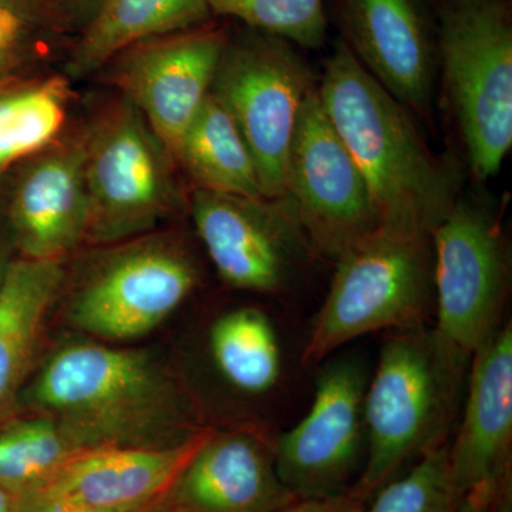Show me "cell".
Masks as SVG:
<instances>
[{"mask_svg":"<svg viewBox=\"0 0 512 512\" xmlns=\"http://www.w3.org/2000/svg\"><path fill=\"white\" fill-rule=\"evenodd\" d=\"M74 282L66 306L70 323L103 340L141 338L160 326L197 288L200 269L171 235L106 245Z\"/></svg>","mask_w":512,"mask_h":512,"instance_id":"cell-6","label":"cell"},{"mask_svg":"<svg viewBox=\"0 0 512 512\" xmlns=\"http://www.w3.org/2000/svg\"><path fill=\"white\" fill-rule=\"evenodd\" d=\"M26 57L28 46H0V84L12 79Z\"/></svg>","mask_w":512,"mask_h":512,"instance_id":"cell-31","label":"cell"},{"mask_svg":"<svg viewBox=\"0 0 512 512\" xmlns=\"http://www.w3.org/2000/svg\"><path fill=\"white\" fill-rule=\"evenodd\" d=\"M208 430L190 443L173 448L80 451L45 483L16 498V512L133 508L156 503L167 493Z\"/></svg>","mask_w":512,"mask_h":512,"instance_id":"cell-17","label":"cell"},{"mask_svg":"<svg viewBox=\"0 0 512 512\" xmlns=\"http://www.w3.org/2000/svg\"><path fill=\"white\" fill-rule=\"evenodd\" d=\"M302 360L311 366L369 333L429 326L434 315L430 235L377 228L336 258Z\"/></svg>","mask_w":512,"mask_h":512,"instance_id":"cell-4","label":"cell"},{"mask_svg":"<svg viewBox=\"0 0 512 512\" xmlns=\"http://www.w3.org/2000/svg\"><path fill=\"white\" fill-rule=\"evenodd\" d=\"M163 500L156 501L141 507L133 508H55V510H40L32 512H163Z\"/></svg>","mask_w":512,"mask_h":512,"instance_id":"cell-33","label":"cell"},{"mask_svg":"<svg viewBox=\"0 0 512 512\" xmlns=\"http://www.w3.org/2000/svg\"><path fill=\"white\" fill-rule=\"evenodd\" d=\"M440 49L451 106L480 181L500 171L512 146V23L504 0H451Z\"/></svg>","mask_w":512,"mask_h":512,"instance_id":"cell-5","label":"cell"},{"mask_svg":"<svg viewBox=\"0 0 512 512\" xmlns=\"http://www.w3.org/2000/svg\"><path fill=\"white\" fill-rule=\"evenodd\" d=\"M191 214L221 281L239 291H282L309 242L284 198H245L197 188Z\"/></svg>","mask_w":512,"mask_h":512,"instance_id":"cell-12","label":"cell"},{"mask_svg":"<svg viewBox=\"0 0 512 512\" xmlns=\"http://www.w3.org/2000/svg\"><path fill=\"white\" fill-rule=\"evenodd\" d=\"M15 247L10 238L8 225H6L5 218H0V289H2L3 282H5L6 274L13 259L16 258Z\"/></svg>","mask_w":512,"mask_h":512,"instance_id":"cell-32","label":"cell"},{"mask_svg":"<svg viewBox=\"0 0 512 512\" xmlns=\"http://www.w3.org/2000/svg\"><path fill=\"white\" fill-rule=\"evenodd\" d=\"M211 15L207 0H107L77 35L67 76L86 79L131 46L201 28Z\"/></svg>","mask_w":512,"mask_h":512,"instance_id":"cell-20","label":"cell"},{"mask_svg":"<svg viewBox=\"0 0 512 512\" xmlns=\"http://www.w3.org/2000/svg\"><path fill=\"white\" fill-rule=\"evenodd\" d=\"M42 32L59 33L47 0H0V46H29Z\"/></svg>","mask_w":512,"mask_h":512,"instance_id":"cell-27","label":"cell"},{"mask_svg":"<svg viewBox=\"0 0 512 512\" xmlns=\"http://www.w3.org/2000/svg\"><path fill=\"white\" fill-rule=\"evenodd\" d=\"M296 498L279 480L274 441L256 429L208 430L164 495L165 512H274Z\"/></svg>","mask_w":512,"mask_h":512,"instance_id":"cell-16","label":"cell"},{"mask_svg":"<svg viewBox=\"0 0 512 512\" xmlns=\"http://www.w3.org/2000/svg\"><path fill=\"white\" fill-rule=\"evenodd\" d=\"M0 512H16V497L0 487Z\"/></svg>","mask_w":512,"mask_h":512,"instance_id":"cell-34","label":"cell"},{"mask_svg":"<svg viewBox=\"0 0 512 512\" xmlns=\"http://www.w3.org/2000/svg\"><path fill=\"white\" fill-rule=\"evenodd\" d=\"M170 151L123 99L86 137L90 221L86 242L119 244L151 234L180 205Z\"/></svg>","mask_w":512,"mask_h":512,"instance_id":"cell-7","label":"cell"},{"mask_svg":"<svg viewBox=\"0 0 512 512\" xmlns=\"http://www.w3.org/2000/svg\"><path fill=\"white\" fill-rule=\"evenodd\" d=\"M467 372L430 326L390 333L367 382L366 454L355 497L375 494L406 464L450 441Z\"/></svg>","mask_w":512,"mask_h":512,"instance_id":"cell-3","label":"cell"},{"mask_svg":"<svg viewBox=\"0 0 512 512\" xmlns=\"http://www.w3.org/2000/svg\"><path fill=\"white\" fill-rule=\"evenodd\" d=\"M339 16L366 72L403 106L426 109L433 55L417 0H339Z\"/></svg>","mask_w":512,"mask_h":512,"instance_id":"cell-18","label":"cell"},{"mask_svg":"<svg viewBox=\"0 0 512 512\" xmlns=\"http://www.w3.org/2000/svg\"><path fill=\"white\" fill-rule=\"evenodd\" d=\"M208 353L218 376L247 397L274 392L284 376V352L274 322L261 309L225 312L208 332Z\"/></svg>","mask_w":512,"mask_h":512,"instance_id":"cell-22","label":"cell"},{"mask_svg":"<svg viewBox=\"0 0 512 512\" xmlns=\"http://www.w3.org/2000/svg\"><path fill=\"white\" fill-rule=\"evenodd\" d=\"M460 421L448 441L458 497L510 481L512 448V325L504 322L471 357Z\"/></svg>","mask_w":512,"mask_h":512,"instance_id":"cell-14","label":"cell"},{"mask_svg":"<svg viewBox=\"0 0 512 512\" xmlns=\"http://www.w3.org/2000/svg\"><path fill=\"white\" fill-rule=\"evenodd\" d=\"M70 101L62 76L0 84V175L57 143Z\"/></svg>","mask_w":512,"mask_h":512,"instance_id":"cell-23","label":"cell"},{"mask_svg":"<svg viewBox=\"0 0 512 512\" xmlns=\"http://www.w3.org/2000/svg\"><path fill=\"white\" fill-rule=\"evenodd\" d=\"M274 512H363L355 495L295 500Z\"/></svg>","mask_w":512,"mask_h":512,"instance_id":"cell-29","label":"cell"},{"mask_svg":"<svg viewBox=\"0 0 512 512\" xmlns=\"http://www.w3.org/2000/svg\"><path fill=\"white\" fill-rule=\"evenodd\" d=\"M64 281L60 261L16 256L9 266L0 289V423L15 416Z\"/></svg>","mask_w":512,"mask_h":512,"instance_id":"cell-19","label":"cell"},{"mask_svg":"<svg viewBox=\"0 0 512 512\" xmlns=\"http://www.w3.org/2000/svg\"><path fill=\"white\" fill-rule=\"evenodd\" d=\"M447 447L448 443L427 451L406 473L384 483L367 512H456L458 497Z\"/></svg>","mask_w":512,"mask_h":512,"instance_id":"cell-25","label":"cell"},{"mask_svg":"<svg viewBox=\"0 0 512 512\" xmlns=\"http://www.w3.org/2000/svg\"><path fill=\"white\" fill-rule=\"evenodd\" d=\"M311 89L308 69L285 40L254 29L228 37L211 94L244 137L266 200L285 198L286 161Z\"/></svg>","mask_w":512,"mask_h":512,"instance_id":"cell-9","label":"cell"},{"mask_svg":"<svg viewBox=\"0 0 512 512\" xmlns=\"http://www.w3.org/2000/svg\"><path fill=\"white\" fill-rule=\"evenodd\" d=\"M107 0H47L59 33L80 32L94 19Z\"/></svg>","mask_w":512,"mask_h":512,"instance_id":"cell-28","label":"cell"},{"mask_svg":"<svg viewBox=\"0 0 512 512\" xmlns=\"http://www.w3.org/2000/svg\"><path fill=\"white\" fill-rule=\"evenodd\" d=\"M80 453L55 421L42 414L0 423V487L16 498L30 493Z\"/></svg>","mask_w":512,"mask_h":512,"instance_id":"cell-24","label":"cell"},{"mask_svg":"<svg viewBox=\"0 0 512 512\" xmlns=\"http://www.w3.org/2000/svg\"><path fill=\"white\" fill-rule=\"evenodd\" d=\"M173 158L180 161L202 190L265 198L244 137L212 94L185 130Z\"/></svg>","mask_w":512,"mask_h":512,"instance_id":"cell-21","label":"cell"},{"mask_svg":"<svg viewBox=\"0 0 512 512\" xmlns=\"http://www.w3.org/2000/svg\"><path fill=\"white\" fill-rule=\"evenodd\" d=\"M456 512H511L510 483L461 498Z\"/></svg>","mask_w":512,"mask_h":512,"instance_id":"cell-30","label":"cell"},{"mask_svg":"<svg viewBox=\"0 0 512 512\" xmlns=\"http://www.w3.org/2000/svg\"><path fill=\"white\" fill-rule=\"evenodd\" d=\"M212 13L244 22L303 47H319L326 36L325 0H207Z\"/></svg>","mask_w":512,"mask_h":512,"instance_id":"cell-26","label":"cell"},{"mask_svg":"<svg viewBox=\"0 0 512 512\" xmlns=\"http://www.w3.org/2000/svg\"><path fill=\"white\" fill-rule=\"evenodd\" d=\"M3 218L20 258L62 261L86 242V138L53 144L30 158L13 185Z\"/></svg>","mask_w":512,"mask_h":512,"instance_id":"cell-15","label":"cell"},{"mask_svg":"<svg viewBox=\"0 0 512 512\" xmlns=\"http://www.w3.org/2000/svg\"><path fill=\"white\" fill-rule=\"evenodd\" d=\"M323 109L365 178L380 228L430 235L451 210L456 184L412 117L339 43L318 89Z\"/></svg>","mask_w":512,"mask_h":512,"instance_id":"cell-2","label":"cell"},{"mask_svg":"<svg viewBox=\"0 0 512 512\" xmlns=\"http://www.w3.org/2000/svg\"><path fill=\"white\" fill-rule=\"evenodd\" d=\"M284 200L312 247L330 258L380 228L365 178L330 123L315 87L306 94L296 121Z\"/></svg>","mask_w":512,"mask_h":512,"instance_id":"cell-10","label":"cell"},{"mask_svg":"<svg viewBox=\"0 0 512 512\" xmlns=\"http://www.w3.org/2000/svg\"><path fill=\"white\" fill-rule=\"evenodd\" d=\"M433 333L451 359L471 357L503 325L510 286L507 248L493 217L473 202H454L430 232Z\"/></svg>","mask_w":512,"mask_h":512,"instance_id":"cell-8","label":"cell"},{"mask_svg":"<svg viewBox=\"0 0 512 512\" xmlns=\"http://www.w3.org/2000/svg\"><path fill=\"white\" fill-rule=\"evenodd\" d=\"M18 407L55 421L79 451L173 448L208 430L187 389L151 357L97 343L57 350Z\"/></svg>","mask_w":512,"mask_h":512,"instance_id":"cell-1","label":"cell"},{"mask_svg":"<svg viewBox=\"0 0 512 512\" xmlns=\"http://www.w3.org/2000/svg\"><path fill=\"white\" fill-rule=\"evenodd\" d=\"M367 382L357 357L329 360L308 413L274 441L276 473L296 500L343 494L365 461Z\"/></svg>","mask_w":512,"mask_h":512,"instance_id":"cell-11","label":"cell"},{"mask_svg":"<svg viewBox=\"0 0 512 512\" xmlns=\"http://www.w3.org/2000/svg\"><path fill=\"white\" fill-rule=\"evenodd\" d=\"M227 40L222 30L201 26L138 43L107 64L111 82L171 156L211 94Z\"/></svg>","mask_w":512,"mask_h":512,"instance_id":"cell-13","label":"cell"}]
</instances>
